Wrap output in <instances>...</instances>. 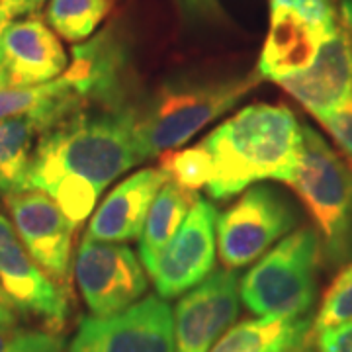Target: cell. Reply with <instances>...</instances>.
Returning <instances> with one entry per match:
<instances>
[{"instance_id": "1", "label": "cell", "mask_w": 352, "mask_h": 352, "mask_svg": "<svg viewBox=\"0 0 352 352\" xmlns=\"http://www.w3.org/2000/svg\"><path fill=\"white\" fill-rule=\"evenodd\" d=\"M141 161L135 108L80 110L41 133L30 188L45 192L78 227L102 192Z\"/></svg>"}, {"instance_id": "2", "label": "cell", "mask_w": 352, "mask_h": 352, "mask_svg": "<svg viewBox=\"0 0 352 352\" xmlns=\"http://www.w3.org/2000/svg\"><path fill=\"white\" fill-rule=\"evenodd\" d=\"M212 163L206 192L226 201L264 180L292 184L303 155V127L284 104H251L200 141Z\"/></svg>"}, {"instance_id": "3", "label": "cell", "mask_w": 352, "mask_h": 352, "mask_svg": "<svg viewBox=\"0 0 352 352\" xmlns=\"http://www.w3.org/2000/svg\"><path fill=\"white\" fill-rule=\"evenodd\" d=\"M261 82L258 75L173 80L135 108V135L143 159L175 151L239 104Z\"/></svg>"}, {"instance_id": "4", "label": "cell", "mask_w": 352, "mask_h": 352, "mask_svg": "<svg viewBox=\"0 0 352 352\" xmlns=\"http://www.w3.org/2000/svg\"><path fill=\"white\" fill-rule=\"evenodd\" d=\"M292 186L314 217L327 270L352 263V166L303 126V155Z\"/></svg>"}, {"instance_id": "5", "label": "cell", "mask_w": 352, "mask_h": 352, "mask_svg": "<svg viewBox=\"0 0 352 352\" xmlns=\"http://www.w3.org/2000/svg\"><path fill=\"white\" fill-rule=\"evenodd\" d=\"M323 264L314 227L289 233L241 280V300L258 317L303 319L317 302V272Z\"/></svg>"}, {"instance_id": "6", "label": "cell", "mask_w": 352, "mask_h": 352, "mask_svg": "<svg viewBox=\"0 0 352 352\" xmlns=\"http://www.w3.org/2000/svg\"><path fill=\"white\" fill-rule=\"evenodd\" d=\"M298 223L300 210L286 192L256 184L217 215L219 258L229 270L252 264Z\"/></svg>"}, {"instance_id": "7", "label": "cell", "mask_w": 352, "mask_h": 352, "mask_svg": "<svg viewBox=\"0 0 352 352\" xmlns=\"http://www.w3.org/2000/svg\"><path fill=\"white\" fill-rule=\"evenodd\" d=\"M75 278L94 317H110L141 302L147 292L145 266L126 245L85 237L76 252Z\"/></svg>"}, {"instance_id": "8", "label": "cell", "mask_w": 352, "mask_h": 352, "mask_svg": "<svg viewBox=\"0 0 352 352\" xmlns=\"http://www.w3.org/2000/svg\"><path fill=\"white\" fill-rule=\"evenodd\" d=\"M69 352H176L170 305L163 298L149 296L122 314L87 317Z\"/></svg>"}, {"instance_id": "9", "label": "cell", "mask_w": 352, "mask_h": 352, "mask_svg": "<svg viewBox=\"0 0 352 352\" xmlns=\"http://www.w3.org/2000/svg\"><path fill=\"white\" fill-rule=\"evenodd\" d=\"M0 289L16 315L39 319L57 333L69 317V292L57 286L32 258L12 221L0 212Z\"/></svg>"}, {"instance_id": "10", "label": "cell", "mask_w": 352, "mask_h": 352, "mask_svg": "<svg viewBox=\"0 0 352 352\" xmlns=\"http://www.w3.org/2000/svg\"><path fill=\"white\" fill-rule=\"evenodd\" d=\"M12 226L39 268L69 292L75 223L41 190H28L6 198Z\"/></svg>"}, {"instance_id": "11", "label": "cell", "mask_w": 352, "mask_h": 352, "mask_svg": "<svg viewBox=\"0 0 352 352\" xmlns=\"http://www.w3.org/2000/svg\"><path fill=\"white\" fill-rule=\"evenodd\" d=\"M217 215L212 201L198 198L192 206L175 239L149 274L159 298H178L214 272Z\"/></svg>"}, {"instance_id": "12", "label": "cell", "mask_w": 352, "mask_h": 352, "mask_svg": "<svg viewBox=\"0 0 352 352\" xmlns=\"http://www.w3.org/2000/svg\"><path fill=\"white\" fill-rule=\"evenodd\" d=\"M239 274L214 270L175 307L176 352H210L239 315Z\"/></svg>"}, {"instance_id": "13", "label": "cell", "mask_w": 352, "mask_h": 352, "mask_svg": "<svg viewBox=\"0 0 352 352\" xmlns=\"http://www.w3.org/2000/svg\"><path fill=\"white\" fill-rule=\"evenodd\" d=\"M65 78L94 110H124L129 51L118 28H106L87 43L73 47Z\"/></svg>"}, {"instance_id": "14", "label": "cell", "mask_w": 352, "mask_h": 352, "mask_svg": "<svg viewBox=\"0 0 352 352\" xmlns=\"http://www.w3.org/2000/svg\"><path fill=\"white\" fill-rule=\"evenodd\" d=\"M69 67L61 39L39 16H25L0 36V90L39 87Z\"/></svg>"}, {"instance_id": "15", "label": "cell", "mask_w": 352, "mask_h": 352, "mask_svg": "<svg viewBox=\"0 0 352 352\" xmlns=\"http://www.w3.org/2000/svg\"><path fill=\"white\" fill-rule=\"evenodd\" d=\"M278 85L314 113L317 122L335 112L352 96V36L349 30L339 28L321 45L314 63Z\"/></svg>"}, {"instance_id": "16", "label": "cell", "mask_w": 352, "mask_h": 352, "mask_svg": "<svg viewBox=\"0 0 352 352\" xmlns=\"http://www.w3.org/2000/svg\"><path fill=\"white\" fill-rule=\"evenodd\" d=\"M335 34L311 24L294 6L270 4V28L256 63V75L261 80L280 82L302 73Z\"/></svg>"}, {"instance_id": "17", "label": "cell", "mask_w": 352, "mask_h": 352, "mask_svg": "<svg viewBox=\"0 0 352 352\" xmlns=\"http://www.w3.org/2000/svg\"><path fill=\"white\" fill-rule=\"evenodd\" d=\"M168 175L163 168H143L122 180L92 214L85 237L100 243L139 239L147 214Z\"/></svg>"}, {"instance_id": "18", "label": "cell", "mask_w": 352, "mask_h": 352, "mask_svg": "<svg viewBox=\"0 0 352 352\" xmlns=\"http://www.w3.org/2000/svg\"><path fill=\"white\" fill-rule=\"evenodd\" d=\"M314 321L288 317L247 319L231 327L210 352H289L305 349L314 339Z\"/></svg>"}, {"instance_id": "19", "label": "cell", "mask_w": 352, "mask_h": 352, "mask_svg": "<svg viewBox=\"0 0 352 352\" xmlns=\"http://www.w3.org/2000/svg\"><path fill=\"white\" fill-rule=\"evenodd\" d=\"M45 131V122L34 113L0 120V198L6 200L8 196L32 190L34 151Z\"/></svg>"}, {"instance_id": "20", "label": "cell", "mask_w": 352, "mask_h": 352, "mask_svg": "<svg viewBox=\"0 0 352 352\" xmlns=\"http://www.w3.org/2000/svg\"><path fill=\"white\" fill-rule=\"evenodd\" d=\"M198 198L200 196L194 190L182 188L170 178L159 190L139 237V256L149 274L155 270L164 249L175 239Z\"/></svg>"}, {"instance_id": "21", "label": "cell", "mask_w": 352, "mask_h": 352, "mask_svg": "<svg viewBox=\"0 0 352 352\" xmlns=\"http://www.w3.org/2000/svg\"><path fill=\"white\" fill-rule=\"evenodd\" d=\"M80 110L90 108L76 94L65 75L39 87L0 90V120L34 113L39 116L50 129Z\"/></svg>"}, {"instance_id": "22", "label": "cell", "mask_w": 352, "mask_h": 352, "mask_svg": "<svg viewBox=\"0 0 352 352\" xmlns=\"http://www.w3.org/2000/svg\"><path fill=\"white\" fill-rule=\"evenodd\" d=\"M110 8V0H50L45 18L65 41L80 43L98 30Z\"/></svg>"}, {"instance_id": "23", "label": "cell", "mask_w": 352, "mask_h": 352, "mask_svg": "<svg viewBox=\"0 0 352 352\" xmlns=\"http://www.w3.org/2000/svg\"><path fill=\"white\" fill-rule=\"evenodd\" d=\"M352 321V263L339 268L314 319V337Z\"/></svg>"}, {"instance_id": "24", "label": "cell", "mask_w": 352, "mask_h": 352, "mask_svg": "<svg viewBox=\"0 0 352 352\" xmlns=\"http://www.w3.org/2000/svg\"><path fill=\"white\" fill-rule=\"evenodd\" d=\"M161 168L178 186L194 192L206 188L212 180V163L200 143L182 151H168L161 155Z\"/></svg>"}, {"instance_id": "25", "label": "cell", "mask_w": 352, "mask_h": 352, "mask_svg": "<svg viewBox=\"0 0 352 352\" xmlns=\"http://www.w3.org/2000/svg\"><path fill=\"white\" fill-rule=\"evenodd\" d=\"M175 6L180 22L188 28H219L231 24L221 0H175Z\"/></svg>"}, {"instance_id": "26", "label": "cell", "mask_w": 352, "mask_h": 352, "mask_svg": "<svg viewBox=\"0 0 352 352\" xmlns=\"http://www.w3.org/2000/svg\"><path fill=\"white\" fill-rule=\"evenodd\" d=\"M352 163V96L335 112L319 120Z\"/></svg>"}, {"instance_id": "27", "label": "cell", "mask_w": 352, "mask_h": 352, "mask_svg": "<svg viewBox=\"0 0 352 352\" xmlns=\"http://www.w3.org/2000/svg\"><path fill=\"white\" fill-rule=\"evenodd\" d=\"M30 337L32 331L20 327L18 317L0 315V352H20Z\"/></svg>"}, {"instance_id": "28", "label": "cell", "mask_w": 352, "mask_h": 352, "mask_svg": "<svg viewBox=\"0 0 352 352\" xmlns=\"http://www.w3.org/2000/svg\"><path fill=\"white\" fill-rule=\"evenodd\" d=\"M315 346L319 352H352V321L315 335Z\"/></svg>"}, {"instance_id": "29", "label": "cell", "mask_w": 352, "mask_h": 352, "mask_svg": "<svg viewBox=\"0 0 352 352\" xmlns=\"http://www.w3.org/2000/svg\"><path fill=\"white\" fill-rule=\"evenodd\" d=\"M45 0H0V36L16 20L38 14Z\"/></svg>"}, {"instance_id": "30", "label": "cell", "mask_w": 352, "mask_h": 352, "mask_svg": "<svg viewBox=\"0 0 352 352\" xmlns=\"http://www.w3.org/2000/svg\"><path fill=\"white\" fill-rule=\"evenodd\" d=\"M63 339L51 331H32L25 346L20 352H63Z\"/></svg>"}, {"instance_id": "31", "label": "cell", "mask_w": 352, "mask_h": 352, "mask_svg": "<svg viewBox=\"0 0 352 352\" xmlns=\"http://www.w3.org/2000/svg\"><path fill=\"white\" fill-rule=\"evenodd\" d=\"M340 18L352 36V0H340Z\"/></svg>"}, {"instance_id": "32", "label": "cell", "mask_w": 352, "mask_h": 352, "mask_svg": "<svg viewBox=\"0 0 352 352\" xmlns=\"http://www.w3.org/2000/svg\"><path fill=\"white\" fill-rule=\"evenodd\" d=\"M0 315H6V317H16V311L10 307V303L6 302L2 289H0Z\"/></svg>"}, {"instance_id": "33", "label": "cell", "mask_w": 352, "mask_h": 352, "mask_svg": "<svg viewBox=\"0 0 352 352\" xmlns=\"http://www.w3.org/2000/svg\"><path fill=\"white\" fill-rule=\"evenodd\" d=\"M305 349H307V346H305ZM305 349H298V351H289V352H307Z\"/></svg>"}]
</instances>
